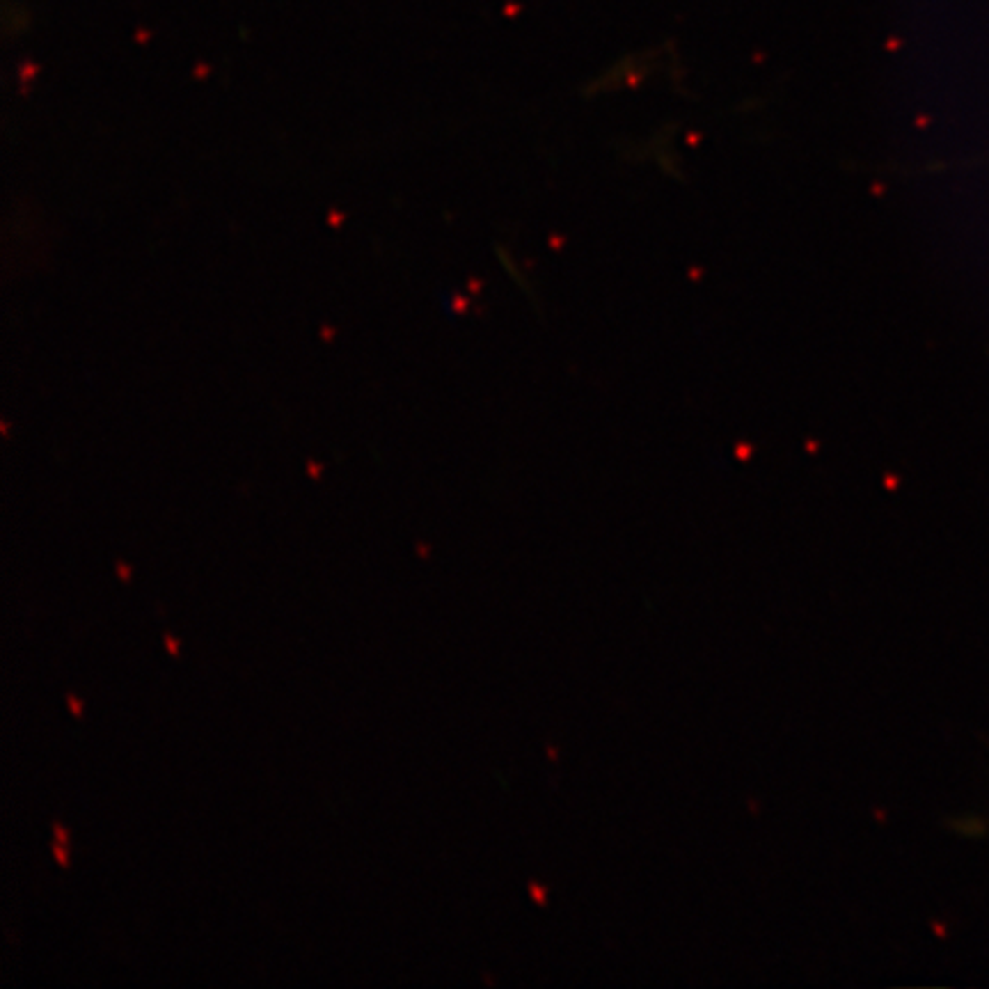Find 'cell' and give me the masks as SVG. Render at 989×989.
Masks as SVG:
<instances>
[{"label": "cell", "mask_w": 989, "mask_h": 989, "mask_svg": "<svg viewBox=\"0 0 989 989\" xmlns=\"http://www.w3.org/2000/svg\"><path fill=\"white\" fill-rule=\"evenodd\" d=\"M67 848H69V845L58 843V840L53 843V857H55V861L63 866V868H69V849Z\"/></svg>", "instance_id": "obj_1"}, {"label": "cell", "mask_w": 989, "mask_h": 989, "mask_svg": "<svg viewBox=\"0 0 989 989\" xmlns=\"http://www.w3.org/2000/svg\"><path fill=\"white\" fill-rule=\"evenodd\" d=\"M67 705H69V710H72L73 717H78V719L82 717V701L78 699L76 694H67Z\"/></svg>", "instance_id": "obj_2"}, {"label": "cell", "mask_w": 989, "mask_h": 989, "mask_svg": "<svg viewBox=\"0 0 989 989\" xmlns=\"http://www.w3.org/2000/svg\"><path fill=\"white\" fill-rule=\"evenodd\" d=\"M163 642H165V648H168V651H170V655H172V657H179V653H181V646H179V639H174L172 635H165Z\"/></svg>", "instance_id": "obj_3"}, {"label": "cell", "mask_w": 989, "mask_h": 989, "mask_svg": "<svg viewBox=\"0 0 989 989\" xmlns=\"http://www.w3.org/2000/svg\"><path fill=\"white\" fill-rule=\"evenodd\" d=\"M53 834H55V840H58V843L69 845V840H72V836H69V831L64 829V827L60 825V822H53Z\"/></svg>", "instance_id": "obj_4"}, {"label": "cell", "mask_w": 989, "mask_h": 989, "mask_svg": "<svg viewBox=\"0 0 989 989\" xmlns=\"http://www.w3.org/2000/svg\"><path fill=\"white\" fill-rule=\"evenodd\" d=\"M115 573H117V577L121 579V582H129V579L133 577V568H131V566H126V564H121V561L117 564Z\"/></svg>", "instance_id": "obj_5"}]
</instances>
